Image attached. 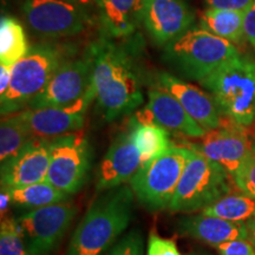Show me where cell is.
Returning <instances> with one entry per match:
<instances>
[{
  "label": "cell",
  "instance_id": "6da1fadb",
  "mask_svg": "<svg viewBox=\"0 0 255 255\" xmlns=\"http://www.w3.org/2000/svg\"><path fill=\"white\" fill-rule=\"evenodd\" d=\"M117 38L102 36L87 52L92 60V85L96 109L107 122L132 113L143 103V69L139 36Z\"/></svg>",
  "mask_w": 255,
  "mask_h": 255
},
{
  "label": "cell",
  "instance_id": "7a4b0ae2",
  "mask_svg": "<svg viewBox=\"0 0 255 255\" xmlns=\"http://www.w3.org/2000/svg\"><path fill=\"white\" fill-rule=\"evenodd\" d=\"M133 200L130 184L103 191L73 232L65 255H103L109 251L129 226Z\"/></svg>",
  "mask_w": 255,
  "mask_h": 255
},
{
  "label": "cell",
  "instance_id": "3957f363",
  "mask_svg": "<svg viewBox=\"0 0 255 255\" xmlns=\"http://www.w3.org/2000/svg\"><path fill=\"white\" fill-rule=\"evenodd\" d=\"M75 52L72 45L51 41L30 46L26 55L12 69L7 91L0 96L1 117L27 109L49 84L57 70L75 57Z\"/></svg>",
  "mask_w": 255,
  "mask_h": 255
},
{
  "label": "cell",
  "instance_id": "277c9868",
  "mask_svg": "<svg viewBox=\"0 0 255 255\" xmlns=\"http://www.w3.org/2000/svg\"><path fill=\"white\" fill-rule=\"evenodd\" d=\"M213 96L223 116L242 127L255 122V58L238 55L199 82Z\"/></svg>",
  "mask_w": 255,
  "mask_h": 255
},
{
  "label": "cell",
  "instance_id": "5b68a950",
  "mask_svg": "<svg viewBox=\"0 0 255 255\" xmlns=\"http://www.w3.org/2000/svg\"><path fill=\"white\" fill-rule=\"evenodd\" d=\"M240 55L231 41L199 27H191L165 45L164 60L191 81H202L223 63Z\"/></svg>",
  "mask_w": 255,
  "mask_h": 255
},
{
  "label": "cell",
  "instance_id": "8992f818",
  "mask_svg": "<svg viewBox=\"0 0 255 255\" xmlns=\"http://www.w3.org/2000/svg\"><path fill=\"white\" fill-rule=\"evenodd\" d=\"M233 176L222 165L190 149L169 210L193 214L232 193Z\"/></svg>",
  "mask_w": 255,
  "mask_h": 255
},
{
  "label": "cell",
  "instance_id": "52a82bcc",
  "mask_svg": "<svg viewBox=\"0 0 255 255\" xmlns=\"http://www.w3.org/2000/svg\"><path fill=\"white\" fill-rule=\"evenodd\" d=\"M189 155L188 146L171 145L137 170L129 184L136 199L146 209H169Z\"/></svg>",
  "mask_w": 255,
  "mask_h": 255
},
{
  "label": "cell",
  "instance_id": "ba28073f",
  "mask_svg": "<svg viewBox=\"0 0 255 255\" xmlns=\"http://www.w3.org/2000/svg\"><path fill=\"white\" fill-rule=\"evenodd\" d=\"M90 169V146L83 133L71 132L51 138L46 181L73 195L84 187Z\"/></svg>",
  "mask_w": 255,
  "mask_h": 255
},
{
  "label": "cell",
  "instance_id": "9c48e42d",
  "mask_svg": "<svg viewBox=\"0 0 255 255\" xmlns=\"http://www.w3.org/2000/svg\"><path fill=\"white\" fill-rule=\"evenodd\" d=\"M21 11L34 33L52 39L81 33L91 20L88 6L66 0H25Z\"/></svg>",
  "mask_w": 255,
  "mask_h": 255
},
{
  "label": "cell",
  "instance_id": "30bf717a",
  "mask_svg": "<svg viewBox=\"0 0 255 255\" xmlns=\"http://www.w3.org/2000/svg\"><path fill=\"white\" fill-rule=\"evenodd\" d=\"M77 214L71 202L31 209L17 219L31 255H52Z\"/></svg>",
  "mask_w": 255,
  "mask_h": 255
},
{
  "label": "cell",
  "instance_id": "8fae6325",
  "mask_svg": "<svg viewBox=\"0 0 255 255\" xmlns=\"http://www.w3.org/2000/svg\"><path fill=\"white\" fill-rule=\"evenodd\" d=\"M188 148L222 165L234 176L250 156L253 143L245 127L223 116L219 128L207 131L199 143H189Z\"/></svg>",
  "mask_w": 255,
  "mask_h": 255
},
{
  "label": "cell",
  "instance_id": "7c38bea8",
  "mask_svg": "<svg viewBox=\"0 0 255 255\" xmlns=\"http://www.w3.org/2000/svg\"><path fill=\"white\" fill-rule=\"evenodd\" d=\"M92 84V60L85 51L82 58H71L57 70L49 84L27 109L65 107L84 96Z\"/></svg>",
  "mask_w": 255,
  "mask_h": 255
},
{
  "label": "cell",
  "instance_id": "4fadbf2b",
  "mask_svg": "<svg viewBox=\"0 0 255 255\" xmlns=\"http://www.w3.org/2000/svg\"><path fill=\"white\" fill-rule=\"evenodd\" d=\"M195 12L186 0H143L141 23L151 39L167 45L191 28Z\"/></svg>",
  "mask_w": 255,
  "mask_h": 255
},
{
  "label": "cell",
  "instance_id": "5bb4252c",
  "mask_svg": "<svg viewBox=\"0 0 255 255\" xmlns=\"http://www.w3.org/2000/svg\"><path fill=\"white\" fill-rule=\"evenodd\" d=\"M96 98L94 85L83 97L65 107L25 109L23 114L32 132L38 137H53L76 132L84 127L88 109Z\"/></svg>",
  "mask_w": 255,
  "mask_h": 255
},
{
  "label": "cell",
  "instance_id": "9a60e30c",
  "mask_svg": "<svg viewBox=\"0 0 255 255\" xmlns=\"http://www.w3.org/2000/svg\"><path fill=\"white\" fill-rule=\"evenodd\" d=\"M142 165L141 152L133 141L130 127L114 138L102 159L96 178V190L103 193L123 186L133 177Z\"/></svg>",
  "mask_w": 255,
  "mask_h": 255
},
{
  "label": "cell",
  "instance_id": "2e32d148",
  "mask_svg": "<svg viewBox=\"0 0 255 255\" xmlns=\"http://www.w3.org/2000/svg\"><path fill=\"white\" fill-rule=\"evenodd\" d=\"M141 122H152L168 131L177 132L190 138H201L207 132L189 116L176 98L163 88L156 85L148 92V104L135 116Z\"/></svg>",
  "mask_w": 255,
  "mask_h": 255
},
{
  "label": "cell",
  "instance_id": "e0dca14e",
  "mask_svg": "<svg viewBox=\"0 0 255 255\" xmlns=\"http://www.w3.org/2000/svg\"><path fill=\"white\" fill-rule=\"evenodd\" d=\"M51 138H32L26 145L7 162L1 164V186L24 187L46 181L50 165Z\"/></svg>",
  "mask_w": 255,
  "mask_h": 255
},
{
  "label": "cell",
  "instance_id": "ac0fdd59",
  "mask_svg": "<svg viewBox=\"0 0 255 255\" xmlns=\"http://www.w3.org/2000/svg\"><path fill=\"white\" fill-rule=\"evenodd\" d=\"M157 85L170 92L191 119L195 120L207 131L220 127L223 115L212 95L168 72L159 73Z\"/></svg>",
  "mask_w": 255,
  "mask_h": 255
},
{
  "label": "cell",
  "instance_id": "d6986e66",
  "mask_svg": "<svg viewBox=\"0 0 255 255\" xmlns=\"http://www.w3.org/2000/svg\"><path fill=\"white\" fill-rule=\"evenodd\" d=\"M178 233L216 247L223 242L247 239L246 222L227 221L215 216L188 215L177 223Z\"/></svg>",
  "mask_w": 255,
  "mask_h": 255
},
{
  "label": "cell",
  "instance_id": "ffe728a7",
  "mask_svg": "<svg viewBox=\"0 0 255 255\" xmlns=\"http://www.w3.org/2000/svg\"><path fill=\"white\" fill-rule=\"evenodd\" d=\"M100 20L105 34L127 38L141 24L143 0H97Z\"/></svg>",
  "mask_w": 255,
  "mask_h": 255
},
{
  "label": "cell",
  "instance_id": "44dd1931",
  "mask_svg": "<svg viewBox=\"0 0 255 255\" xmlns=\"http://www.w3.org/2000/svg\"><path fill=\"white\" fill-rule=\"evenodd\" d=\"M245 11L208 8L201 15L200 27L231 41L242 45L246 40L244 28Z\"/></svg>",
  "mask_w": 255,
  "mask_h": 255
},
{
  "label": "cell",
  "instance_id": "7402d4cb",
  "mask_svg": "<svg viewBox=\"0 0 255 255\" xmlns=\"http://www.w3.org/2000/svg\"><path fill=\"white\" fill-rule=\"evenodd\" d=\"M133 141L141 152L142 164L151 161L170 148L169 131L152 122H141L132 117L129 123Z\"/></svg>",
  "mask_w": 255,
  "mask_h": 255
},
{
  "label": "cell",
  "instance_id": "603a6c76",
  "mask_svg": "<svg viewBox=\"0 0 255 255\" xmlns=\"http://www.w3.org/2000/svg\"><path fill=\"white\" fill-rule=\"evenodd\" d=\"M23 111L4 116L0 124V163H5L34 138Z\"/></svg>",
  "mask_w": 255,
  "mask_h": 255
},
{
  "label": "cell",
  "instance_id": "cb8c5ba5",
  "mask_svg": "<svg viewBox=\"0 0 255 255\" xmlns=\"http://www.w3.org/2000/svg\"><path fill=\"white\" fill-rule=\"evenodd\" d=\"M8 191L11 194L12 205L30 208V210L70 201L69 194L57 189L47 181L24 187L8 188Z\"/></svg>",
  "mask_w": 255,
  "mask_h": 255
},
{
  "label": "cell",
  "instance_id": "d4e9b609",
  "mask_svg": "<svg viewBox=\"0 0 255 255\" xmlns=\"http://www.w3.org/2000/svg\"><path fill=\"white\" fill-rule=\"evenodd\" d=\"M28 47L24 27L17 19L2 15L0 20V63L13 68L26 55Z\"/></svg>",
  "mask_w": 255,
  "mask_h": 255
},
{
  "label": "cell",
  "instance_id": "484cf974",
  "mask_svg": "<svg viewBox=\"0 0 255 255\" xmlns=\"http://www.w3.org/2000/svg\"><path fill=\"white\" fill-rule=\"evenodd\" d=\"M200 213L227 221L246 222L255 214V199L244 193H229Z\"/></svg>",
  "mask_w": 255,
  "mask_h": 255
},
{
  "label": "cell",
  "instance_id": "4316f807",
  "mask_svg": "<svg viewBox=\"0 0 255 255\" xmlns=\"http://www.w3.org/2000/svg\"><path fill=\"white\" fill-rule=\"evenodd\" d=\"M0 255H31L17 219L4 218L1 220Z\"/></svg>",
  "mask_w": 255,
  "mask_h": 255
},
{
  "label": "cell",
  "instance_id": "83f0119b",
  "mask_svg": "<svg viewBox=\"0 0 255 255\" xmlns=\"http://www.w3.org/2000/svg\"><path fill=\"white\" fill-rule=\"evenodd\" d=\"M104 255H144V239L139 229H132L120 239Z\"/></svg>",
  "mask_w": 255,
  "mask_h": 255
},
{
  "label": "cell",
  "instance_id": "f1b7e54d",
  "mask_svg": "<svg viewBox=\"0 0 255 255\" xmlns=\"http://www.w3.org/2000/svg\"><path fill=\"white\" fill-rule=\"evenodd\" d=\"M233 181L241 193L255 199V144L245 163L233 176Z\"/></svg>",
  "mask_w": 255,
  "mask_h": 255
},
{
  "label": "cell",
  "instance_id": "f546056e",
  "mask_svg": "<svg viewBox=\"0 0 255 255\" xmlns=\"http://www.w3.org/2000/svg\"><path fill=\"white\" fill-rule=\"evenodd\" d=\"M146 255H182L176 244L170 239L161 238L155 232H151L148 238Z\"/></svg>",
  "mask_w": 255,
  "mask_h": 255
},
{
  "label": "cell",
  "instance_id": "4dcf8cb0",
  "mask_svg": "<svg viewBox=\"0 0 255 255\" xmlns=\"http://www.w3.org/2000/svg\"><path fill=\"white\" fill-rule=\"evenodd\" d=\"M219 255H255V247L248 239H238L216 246Z\"/></svg>",
  "mask_w": 255,
  "mask_h": 255
},
{
  "label": "cell",
  "instance_id": "1f68e13d",
  "mask_svg": "<svg viewBox=\"0 0 255 255\" xmlns=\"http://www.w3.org/2000/svg\"><path fill=\"white\" fill-rule=\"evenodd\" d=\"M244 28L246 40L255 51V0H252L250 6L245 11Z\"/></svg>",
  "mask_w": 255,
  "mask_h": 255
},
{
  "label": "cell",
  "instance_id": "d6a6232c",
  "mask_svg": "<svg viewBox=\"0 0 255 255\" xmlns=\"http://www.w3.org/2000/svg\"><path fill=\"white\" fill-rule=\"evenodd\" d=\"M209 8L246 11L252 0H207Z\"/></svg>",
  "mask_w": 255,
  "mask_h": 255
},
{
  "label": "cell",
  "instance_id": "836d02e7",
  "mask_svg": "<svg viewBox=\"0 0 255 255\" xmlns=\"http://www.w3.org/2000/svg\"><path fill=\"white\" fill-rule=\"evenodd\" d=\"M12 69L13 68L0 65V96H2L7 91L12 78Z\"/></svg>",
  "mask_w": 255,
  "mask_h": 255
},
{
  "label": "cell",
  "instance_id": "e575fe53",
  "mask_svg": "<svg viewBox=\"0 0 255 255\" xmlns=\"http://www.w3.org/2000/svg\"><path fill=\"white\" fill-rule=\"evenodd\" d=\"M0 212H1V218H5L6 212H7L8 206L12 203V199H11V194H9L8 188L7 187H2L1 186V194H0Z\"/></svg>",
  "mask_w": 255,
  "mask_h": 255
},
{
  "label": "cell",
  "instance_id": "d590c367",
  "mask_svg": "<svg viewBox=\"0 0 255 255\" xmlns=\"http://www.w3.org/2000/svg\"><path fill=\"white\" fill-rule=\"evenodd\" d=\"M246 227H247V239L250 240L255 247V214L252 216L250 220L246 221Z\"/></svg>",
  "mask_w": 255,
  "mask_h": 255
},
{
  "label": "cell",
  "instance_id": "8d00e7d4",
  "mask_svg": "<svg viewBox=\"0 0 255 255\" xmlns=\"http://www.w3.org/2000/svg\"><path fill=\"white\" fill-rule=\"evenodd\" d=\"M66 1H71V2H76V4L88 6L90 4H94V2H97V0H66Z\"/></svg>",
  "mask_w": 255,
  "mask_h": 255
},
{
  "label": "cell",
  "instance_id": "74e56055",
  "mask_svg": "<svg viewBox=\"0 0 255 255\" xmlns=\"http://www.w3.org/2000/svg\"><path fill=\"white\" fill-rule=\"evenodd\" d=\"M189 255H209V254H206V253H191Z\"/></svg>",
  "mask_w": 255,
  "mask_h": 255
},
{
  "label": "cell",
  "instance_id": "f35d334b",
  "mask_svg": "<svg viewBox=\"0 0 255 255\" xmlns=\"http://www.w3.org/2000/svg\"><path fill=\"white\" fill-rule=\"evenodd\" d=\"M254 137H255V131H254Z\"/></svg>",
  "mask_w": 255,
  "mask_h": 255
}]
</instances>
